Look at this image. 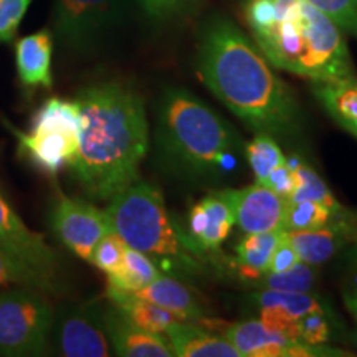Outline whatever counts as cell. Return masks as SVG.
Instances as JSON below:
<instances>
[{"label": "cell", "instance_id": "4316f807", "mask_svg": "<svg viewBox=\"0 0 357 357\" xmlns=\"http://www.w3.org/2000/svg\"><path fill=\"white\" fill-rule=\"evenodd\" d=\"M316 278H318L316 266L307 265L305 261H298L289 270L280 271V273L266 271L257 283L260 288L276 289V291L311 293L314 289Z\"/></svg>", "mask_w": 357, "mask_h": 357}, {"label": "cell", "instance_id": "e575fe53", "mask_svg": "<svg viewBox=\"0 0 357 357\" xmlns=\"http://www.w3.org/2000/svg\"><path fill=\"white\" fill-rule=\"evenodd\" d=\"M263 185H266L268 189L276 192V194L281 195V197H284L287 200L291 197L294 190V176H293L291 166L288 164V159L283 166L275 169V171L268 176Z\"/></svg>", "mask_w": 357, "mask_h": 357}, {"label": "cell", "instance_id": "d6a6232c", "mask_svg": "<svg viewBox=\"0 0 357 357\" xmlns=\"http://www.w3.org/2000/svg\"><path fill=\"white\" fill-rule=\"evenodd\" d=\"M33 0H0V40L12 42Z\"/></svg>", "mask_w": 357, "mask_h": 357}, {"label": "cell", "instance_id": "8d00e7d4", "mask_svg": "<svg viewBox=\"0 0 357 357\" xmlns=\"http://www.w3.org/2000/svg\"><path fill=\"white\" fill-rule=\"evenodd\" d=\"M347 260L357 268V236L351 242V248L347 250Z\"/></svg>", "mask_w": 357, "mask_h": 357}, {"label": "cell", "instance_id": "8fae6325", "mask_svg": "<svg viewBox=\"0 0 357 357\" xmlns=\"http://www.w3.org/2000/svg\"><path fill=\"white\" fill-rule=\"evenodd\" d=\"M0 248L25 263L56 291L60 258L40 234L25 225L19 213L0 194Z\"/></svg>", "mask_w": 357, "mask_h": 357}, {"label": "cell", "instance_id": "6da1fadb", "mask_svg": "<svg viewBox=\"0 0 357 357\" xmlns=\"http://www.w3.org/2000/svg\"><path fill=\"white\" fill-rule=\"evenodd\" d=\"M195 65L212 95L250 129L273 137L300 131L301 111L293 93L234 22L220 15L205 22Z\"/></svg>", "mask_w": 357, "mask_h": 357}, {"label": "cell", "instance_id": "74e56055", "mask_svg": "<svg viewBox=\"0 0 357 357\" xmlns=\"http://www.w3.org/2000/svg\"><path fill=\"white\" fill-rule=\"evenodd\" d=\"M356 342H357V331H356Z\"/></svg>", "mask_w": 357, "mask_h": 357}, {"label": "cell", "instance_id": "f546056e", "mask_svg": "<svg viewBox=\"0 0 357 357\" xmlns=\"http://www.w3.org/2000/svg\"><path fill=\"white\" fill-rule=\"evenodd\" d=\"M334 312H310L298 321L296 339L306 344H326L334 337Z\"/></svg>", "mask_w": 357, "mask_h": 357}, {"label": "cell", "instance_id": "d4e9b609", "mask_svg": "<svg viewBox=\"0 0 357 357\" xmlns=\"http://www.w3.org/2000/svg\"><path fill=\"white\" fill-rule=\"evenodd\" d=\"M160 275L159 266L149 257L139 250L126 247L123 265L116 273L108 275V284L132 293L153 283Z\"/></svg>", "mask_w": 357, "mask_h": 357}, {"label": "cell", "instance_id": "9c48e42d", "mask_svg": "<svg viewBox=\"0 0 357 357\" xmlns=\"http://www.w3.org/2000/svg\"><path fill=\"white\" fill-rule=\"evenodd\" d=\"M50 347L65 357H108L113 354L102 307L95 303L66 305L53 314Z\"/></svg>", "mask_w": 357, "mask_h": 357}, {"label": "cell", "instance_id": "5b68a950", "mask_svg": "<svg viewBox=\"0 0 357 357\" xmlns=\"http://www.w3.org/2000/svg\"><path fill=\"white\" fill-rule=\"evenodd\" d=\"M105 212L111 230L128 247L149 257L159 270L178 278H194L205 271L207 252L172 217L154 185L134 182L109 199Z\"/></svg>", "mask_w": 357, "mask_h": 357}, {"label": "cell", "instance_id": "5bb4252c", "mask_svg": "<svg viewBox=\"0 0 357 357\" xmlns=\"http://www.w3.org/2000/svg\"><path fill=\"white\" fill-rule=\"evenodd\" d=\"M260 310V321L271 331L296 339V326L310 312H331L329 306L314 293H289L265 289L252 296Z\"/></svg>", "mask_w": 357, "mask_h": 357}, {"label": "cell", "instance_id": "484cf974", "mask_svg": "<svg viewBox=\"0 0 357 357\" xmlns=\"http://www.w3.org/2000/svg\"><path fill=\"white\" fill-rule=\"evenodd\" d=\"M245 158L252 167L257 184L261 185L275 169L287 162V155L283 154L275 137L265 132H257L255 139L245 146Z\"/></svg>", "mask_w": 357, "mask_h": 357}, {"label": "cell", "instance_id": "2e32d148", "mask_svg": "<svg viewBox=\"0 0 357 357\" xmlns=\"http://www.w3.org/2000/svg\"><path fill=\"white\" fill-rule=\"evenodd\" d=\"M235 225V211L229 189L217 190L192 205L189 234L205 252H218Z\"/></svg>", "mask_w": 357, "mask_h": 357}, {"label": "cell", "instance_id": "4fadbf2b", "mask_svg": "<svg viewBox=\"0 0 357 357\" xmlns=\"http://www.w3.org/2000/svg\"><path fill=\"white\" fill-rule=\"evenodd\" d=\"M235 211V223L245 234L284 230L288 200L266 185L253 184L243 189H229Z\"/></svg>", "mask_w": 357, "mask_h": 357}, {"label": "cell", "instance_id": "1f68e13d", "mask_svg": "<svg viewBox=\"0 0 357 357\" xmlns=\"http://www.w3.org/2000/svg\"><path fill=\"white\" fill-rule=\"evenodd\" d=\"M147 19L154 22L176 20L197 7L199 0H134Z\"/></svg>", "mask_w": 357, "mask_h": 357}, {"label": "cell", "instance_id": "8992f818", "mask_svg": "<svg viewBox=\"0 0 357 357\" xmlns=\"http://www.w3.org/2000/svg\"><path fill=\"white\" fill-rule=\"evenodd\" d=\"M19 149L30 162L48 174L71 166L79 144L77 101L50 98L35 114L29 132H19Z\"/></svg>", "mask_w": 357, "mask_h": 357}, {"label": "cell", "instance_id": "836d02e7", "mask_svg": "<svg viewBox=\"0 0 357 357\" xmlns=\"http://www.w3.org/2000/svg\"><path fill=\"white\" fill-rule=\"evenodd\" d=\"M298 261H301L300 257H298L296 250L291 247V243L288 242L287 231H284L278 245H276L273 255H271L268 271H270V273H280V271L289 270V268L296 265Z\"/></svg>", "mask_w": 357, "mask_h": 357}, {"label": "cell", "instance_id": "d6986e66", "mask_svg": "<svg viewBox=\"0 0 357 357\" xmlns=\"http://www.w3.org/2000/svg\"><path fill=\"white\" fill-rule=\"evenodd\" d=\"M166 337L177 357H240L223 336H217L197 324L178 321L167 329Z\"/></svg>", "mask_w": 357, "mask_h": 357}, {"label": "cell", "instance_id": "3957f363", "mask_svg": "<svg viewBox=\"0 0 357 357\" xmlns=\"http://www.w3.org/2000/svg\"><path fill=\"white\" fill-rule=\"evenodd\" d=\"M243 15L258 50L273 68L311 83L354 77L339 25L306 0H245Z\"/></svg>", "mask_w": 357, "mask_h": 357}, {"label": "cell", "instance_id": "4dcf8cb0", "mask_svg": "<svg viewBox=\"0 0 357 357\" xmlns=\"http://www.w3.org/2000/svg\"><path fill=\"white\" fill-rule=\"evenodd\" d=\"M126 247L128 245L123 242L121 236L111 230L98 242L89 261L96 268H100L101 271H105L106 275H113L123 265Z\"/></svg>", "mask_w": 357, "mask_h": 357}, {"label": "cell", "instance_id": "cb8c5ba5", "mask_svg": "<svg viewBox=\"0 0 357 357\" xmlns=\"http://www.w3.org/2000/svg\"><path fill=\"white\" fill-rule=\"evenodd\" d=\"M287 159L293 169L294 176V190L291 197L288 199L289 202H294V200H312V202H318L328 207L336 215H351V212L334 197L331 189H329L328 184L319 177V174L314 169L307 166L305 160H301L300 158H294V155Z\"/></svg>", "mask_w": 357, "mask_h": 357}, {"label": "cell", "instance_id": "52a82bcc", "mask_svg": "<svg viewBox=\"0 0 357 357\" xmlns=\"http://www.w3.org/2000/svg\"><path fill=\"white\" fill-rule=\"evenodd\" d=\"M42 293L32 287L0 293V356H43L50 349L55 311Z\"/></svg>", "mask_w": 357, "mask_h": 357}, {"label": "cell", "instance_id": "e0dca14e", "mask_svg": "<svg viewBox=\"0 0 357 357\" xmlns=\"http://www.w3.org/2000/svg\"><path fill=\"white\" fill-rule=\"evenodd\" d=\"M102 316L113 354L123 357H174L166 336L149 333L131 323L114 305L102 307Z\"/></svg>", "mask_w": 357, "mask_h": 357}, {"label": "cell", "instance_id": "7c38bea8", "mask_svg": "<svg viewBox=\"0 0 357 357\" xmlns=\"http://www.w3.org/2000/svg\"><path fill=\"white\" fill-rule=\"evenodd\" d=\"M242 357H306V356H339L326 344L312 346L300 339L268 329L260 319L243 321L227 326L222 334Z\"/></svg>", "mask_w": 357, "mask_h": 357}, {"label": "cell", "instance_id": "7402d4cb", "mask_svg": "<svg viewBox=\"0 0 357 357\" xmlns=\"http://www.w3.org/2000/svg\"><path fill=\"white\" fill-rule=\"evenodd\" d=\"M312 93L342 129L357 137V78L337 79L328 83H312Z\"/></svg>", "mask_w": 357, "mask_h": 357}, {"label": "cell", "instance_id": "603a6c76", "mask_svg": "<svg viewBox=\"0 0 357 357\" xmlns=\"http://www.w3.org/2000/svg\"><path fill=\"white\" fill-rule=\"evenodd\" d=\"M284 230L261 231V234H245L235 248V260L243 278L257 281L268 271L271 255L283 236Z\"/></svg>", "mask_w": 357, "mask_h": 357}, {"label": "cell", "instance_id": "44dd1931", "mask_svg": "<svg viewBox=\"0 0 357 357\" xmlns=\"http://www.w3.org/2000/svg\"><path fill=\"white\" fill-rule=\"evenodd\" d=\"M108 298L131 323L149 333L166 336L167 329L172 324L182 321L174 312L164 310L162 306L147 301L141 296H136L131 291L111 287V284H108Z\"/></svg>", "mask_w": 357, "mask_h": 357}, {"label": "cell", "instance_id": "f1b7e54d", "mask_svg": "<svg viewBox=\"0 0 357 357\" xmlns=\"http://www.w3.org/2000/svg\"><path fill=\"white\" fill-rule=\"evenodd\" d=\"M6 284H24V287L37 288L40 291H55L52 284L38 273H35L32 268L0 248V287H6Z\"/></svg>", "mask_w": 357, "mask_h": 357}, {"label": "cell", "instance_id": "9a60e30c", "mask_svg": "<svg viewBox=\"0 0 357 357\" xmlns=\"http://www.w3.org/2000/svg\"><path fill=\"white\" fill-rule=\"evenodd\" d=\"M357 236V217L336 218L328 225L310 230L287 231L288 242L296 250L301 261L319 266L337 255Z\"/></svg>", "mask_w": 357, "mask_h": 357}, {"label": "cell", "instance_id": "30bf717a", "mask_svg": "<svg viewBox=\"0 0 357 357\" xmlns=\"http://www.w3.org/2000/svg\"><path fill=\"white\" fill-rule=\"evenodd\" d=\"M48 223L53 235L75 255L89 261L98 242L111 231L106 212L82 199L63 197L52 207Z\"/></svg>", "mask_w": 357, "mask_h": 357}, {"label": "cell", "instance_id": "ffe728a7", "mask_svg": "<svg viewBox=\"0 0 357 357\" xmlns=\"http://www.w3.org/2000/svg\"><path fill=\"white\" fill-rule=\"evenodd\" d=\"M132 293L136 296H141L147 301L162 306L164 310L174 312L177 318L187 321V323L204 321L205 311L200 306L195 294L171 275L162 273L153 283Z\"/></svg>", "mask_w": 357, "mask_h": 357}, {"label": "cell", "instance_id": "ac0fdd59", "mask_svg": "<svg viewBox=\"0 0 357 357\" xmlns=\"http://www.w3.org/2000/svg\"><path fill=\"white\" fill-rule=\"evenodd\" d=\"M17 71L25 88H52L53 40L48 30L32 33L17 42Z\"/></svg>", "mask_w": 357, "mask_h": 357}, {"label": "cell", "instance_id": "7a4b0ae2", "mask_svg": "<svg viewBox=\"0 0 357 357\" xmlns=\"http://www.w3.org/2000/svg\"><path fill=\"white\" fill-rule=\"evenodd\" d=\"M75 101L79 144L70 167L89 197L109 200L139 181L149 151L144 101L132 88L116 82L83 88Z\"/></svg>", "mask_w": 357, "mask_h": 357}, {"label": "cell", "instance_id": "83f0119b", "mask_svg": "<svg viewBox=\"0 0 357 357\" xmlns=\"http://www.w3.org/2000/svg\"><path fill=\"white\" fill-rule=\"evenodd\" d=\"M351 215H336L328 207L318 202H312V200H294V202L288 200L287 217H284V231L318 229V227L328 225V223L336 220V218H346Z\"/></svg>", "mask_w": 357, "mask_h": 357}, {"label": "cell", "instance_id": "d590c367", "mask_svg": "<svg viewBox=\"0 0 357 357\" xmlns=\"http://www.w3.org/2000/svg\"><path fill=\"white\" fill-rule=\"evenodd\" d=\"M344 301L347 310H349L352 312V316L357 319V287L347 289L344 293Z\"/></svg>", "mask_w": 357, "mask_h": 357}, {"label": "cell", "instance_id": "ba28073f", "mask_svg": "<svg viewBox=\"0 0 357 357\" xmlns=\"http://www.w3.org/2000/svg\"><path fill=\"white\" fill-rule=\"evenodd\" d=\"M128 6L129 0H55L53 32L66 50H93L123 24Z\"/></svg>", "mask_w": 357, "mask_h": 357}, {"label": "cell", "instance_id": "277c9868", "mask_svg": "<svg viewBox=\"0 0 357 357\" xmlns=\"http://www.w3.org/2000/svg\"><path fill=\"white\" fill-rule=\"evenodd\" d=\"M155 144L164 166L200 181L230 176L243 146L220 114L184 88H167L160 96Z\"/></svg>", "mask_w": 357, "mask_h": 357}]
</instances>
